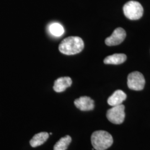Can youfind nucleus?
I'll use <instances>...</instances> for the list:
<instances>
[{"label":"nucleus","mask_w":150,"mask_h":150,"mask_svg":"<svg viewBox=\"0 0 150 150\" xmlns=\"http://www.w3.org/2000/svg\"><path fill=\"white\" fill-rule=\"evenodd\" d=\"M126 98V94L122 90H118L115 91L112 95L109 97L107 100V103L110 106L112 107L118 106L121 105Z\"/></svg>","instance_id":"obj_8"},{"label":"nucleus","mask_w":150,"mask_h":150,"mask_svg":"<svg viewBox=\"0 0 150 150\" xmlns=\"http://www.w3.org/2000/svg\"><path fill=\"white\" fill-rule=\"evenodd\" d=\"M72 83V80L69 77H60L54 81L53 88L56 92H62L71 86Z\"/></svg>","instance_id":"obj_9"},{"label":"nucleus","mask_w":150,"mask_h":150,"mask_svg":"<svg viewBox=\"0 0 150 150\" xmlns=\"http://www.w3.org/2000/svg\"><path fill=\"white\" fill-rule=\"evenodd\" d=\"M75 106L82 111H88L93 110L95 107L94 101L90 97L82 96L75 100Z\"/></svg>","instance_id":"obj_7"},{"label":"nucleus","mask_w":150,"mask_h":150,"mask_svg":"<svg viewBox=\"0 0 150 150\" xmlns=\"http://www.w3.org/2000/svg\"><path fill=\"white\" fill-rule=\"evenodd\" d=\"M72 139L69 135L62 137L54 145V150H66L71 142Z\"/></svg>","instance_id":"obj_13"},{"label":"nucleus","mask_w":150,"mask_h":150,"mask_svg":"<svg viewBox=\"0 0 150 150\" xmlns=\"http://www.w3.org/2000/svg\"><path fill=\"white\" fill-rule=\"evenodd\" d=\"M126 36L125 30L121 27L115 29L112 34L105 40V43L107 46H116L122 43Z\"/></svg>","instance_id":"obj_6"},{"label":"nucleus","mask_w":150,"mask_h":150,"mask_svg":"<svg viewBox=\"0 0 150 150\" xmlns=\"http://www.w3.org/2000/svg\"><path fill=\"white\" fill-rule=\"evenodd\" d=\"M144 75L138 71L131 72L127 77V85L129 88L134 91L142 90L145 87Z\"/></svg>","instance_id":"obj_5"},{"label":"nucleus","mask_w":150,"mask_h":150,"mask_svg":"<svg viewBox=\"0 0 150 150\" xmlns=\"http://www.w3.org/2000/svg\"><path fill=\"white\" fill-rule=\"evenodd\" d=\"M50 33L54 37H60L64 33V27L57 22H54L51 23L48 27Z\"/></svg>","instance_id":"obj_12"},{"label":"nucleus","mask_w":150,"mask_h":150,"mask_svg":"<svg viewBox=\"0 0 150 150\" xmlns=\"http://www.w3.org/2000/svg\"><path fill=\"white\" fill-rule=\"evenodd\" d=\"M84 48L82 38L77 36L66 38L59 45V51L66 55H73L81 52Z\"/></svg>","instance_id":"obj_1"},{"label":"nucleus","mask_w":150,"mask_h":150,"mask_svg":"<svg viewBox=\"0 0 150 150\" xmlns=\"http://www.w3.org/2000/svg\"><path fill=\"white\" fill-rule=\"evenodd\" d=\"M123 13L125 16L131 20H137L142 17L144 8L137 1H130L127 2L123 7Z\"/></svg>","instance_id":"obj_3"},{"label":"nucleus","mask_w":150,"mask_h":150,"mask_svg":"<svg viewBox=\"0 0 150 150\" xmlns=\"http://www.w3.org/2000/svg\"><path fill=\"white\" fill-rule=\"evenodd\" d=\"M91 144L96 150H106L110 147L113 142L112 136L105 131H95L91 137Z\"/></svg>","instance_id":"obj_2"},{"label":"nucleus","mask_w":150,"mask_h":150,"mask_svg":"<svg viewBox=\"0 0 150 150\" xmlns=\"http://www.w3.org/2000/svg\"><path fill=\"white\" fill-rule=\"evenodd\" d=\"M127 59L125 54H115L106 57L103 62L105 64H120L123 63Z\"/></svg>","instance_id":"obj_10"},{"label":"nucleus","mask_w":150,"mask_h":150,"mask_svg":"<svg viewBox=\"0 0 150 150\" xmlns=\"http://www.w3.org/2000/svg\"><path fill=\"white\" fill-rule=\"evenodd\" d=\"M49 134L46 132H41L35 134L30 144L32 147H36L43 144L48 139Z\"/></svg>","instance_id":"obj_11"},{"label":"nucleus","mask_w":150,"mask_h":150,"mask_svg":"<svg viewBox=\"0 0 150 150\" xmlns=\"http://www.w3.org/2000/svg\"><path fill=\"white\" fill-rule=\"evenodd\" d=\"M125 106L121 104L113 106L107 111L106 117L109 121L116 125H120L123 122L125 117Z\"/></svg>","instance_id":"obj_4"}]
</instances>
